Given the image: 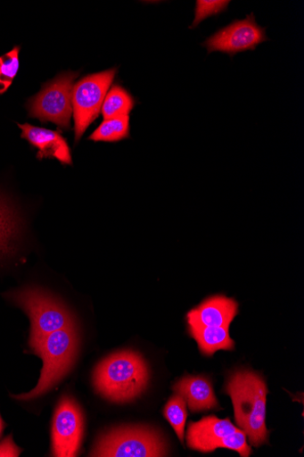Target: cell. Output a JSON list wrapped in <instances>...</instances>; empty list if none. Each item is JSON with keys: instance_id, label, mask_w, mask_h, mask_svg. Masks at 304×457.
<instances>
[{"instance_id": "cell-16", "label": "cell", "mask_w": 304, "mask_h": 457, "mask_svg": "<svg viewBox=\"0 0 304 457\" xmlns=\"http://www.w3.org/2000/svg\"><path fill=\"white\" fill-rule=\"evenodd\" d=\"M136 106L135 98L119 86L109 90L103 104L102 113L104 120L129 115Z\"/></svg>"}, {"instance_id": "cell-15", "label": "cell", "mask_w": 304, "mask_h": 457, "mask_svg": "<svg viewBox=\"0 0 304 457\" xmlns=\"http://www.w3.org/2000/svg\"><path fill=\"white\" fill-rule=\"evenodd\" d=\"M21 232V223L16 211L0 195V258L14 253Z\"/></svg>"}, {"instance_id": "cell-6", "label": "cell", "mask_w": 304, "mask_h": 457, "mask_svg": "<svg viewBox=\"0 0 304 457\" xmlns=\"http://www.w3.org/2000/svg\"><path fill=\"white\" fill-rule=\"evenodd\" d=\"M79 72L68 71L48 82L28 103L29 115L41 122L52 121L60 129L69 130L72 109L74 80Z\"/></svg>"}, {"instance_id": "cell-9", "label": "cell", "mask_w": 304, "mask_h": 457, "mask_svg": "<svg viewBox=\"0 0 304 457\" xmlns=\"http://www.w3.org/2000/svg\"><path fill=\"white\" fill-rule=\"evenodd\" d=\"M84 433V418L78 403L70 396L60 401L53 424V454L59 457L77 456Z\"/></svg>"}, {"instance_id": "cell-3", "label": "cell", "mask_w": 304, "mask_h": 457, "mask_svg": "<svg viewBox=\"0 0 304 457\" xmlns=\"http://www.w3.org/2000/svg\"><path fill=\"white\" fill-rule=\"evenodd\" d=\"M30 348L43 361L37 386L29 393L13 396L17 400L29 401L48 393L70 370L79 345L75 326L52 332L36 341L29 342Z\"/></svg>"}, {"instance_id": "cell-12", "label": "cell", "mask_w": 304, "mask_h": 457, "mask_svg": "<svg viewBox=\"0 0 304 457\" xmlns=\"http://www.w3.org/2000/svg\"><path fill=\"white\" fill-rule=\"evenodd\" d=\"M18 127L22 132L21 138L38 149L37 159L54 158L62 164L72 165L70 148L59 132L37 128L29 123H18Z\"/></svg>"}, {"instance_id": "cell-4", "label": "cell", "mask_w": 304, "mask_h": 457, "mask_svg": "<svg viewBox=\"0 0 304 457\" xmlns=\"http://www.w3.org/2000/svg\"><path fill=\"white\" fill-rule=\"evenodd\" d=\"M29 317V342L46 337L52 332L75 326L69 309L57 298L38 287H25L8 296Z\"/></svg>"}, {"instance_id": "cell-2", "label": "cell", "mask_w": 304, "mask_h": 457, "mask_svg": "<svg viewBox=\"0 0 304 457\" xmlns=\"http://www.w3.org/2000/svg\"><path fill=\"white\" fill-rule=\"evenodd\" d=\"M149 369L137 353H116L102 361L95 369L94 383L96 391L114 403L135 400L147 387Z\"/></svg>"}, {"instance_id": "cell-18", "label": "cell", "mask_w": 304, "mask_h": 457, "mask_svg": "<svg viewBox=\"0 0 304 457\" xmlns=\"http://www.w3.org/2000/svg\"><path fill=\"white\" fill-rule=\"evenodd\" d=\"M185 399L177 394L171 396L163 411L165 419L172 428L175 429L183 445L185 443V429L188 417Z\"/></svg>"}, {"instance_id": "cell-22", "label": "cell", "mask_w": 304, "mask_h": 457, "mask_svg": "<svg viewBox=\"0 0 304 457\" xmlns=\"http://www.w3.org/2000/svg\"><path fill=\"white\" fill-rule=\"evenodd\" d=\"M4 427H5V425L2 420V417H0V436H2V435H3Z\"/></svg>"}, {"instance_id": "cell-17", "label": "cell", "mask_w": 304, "mask_h": 457, "mask_svg": "<svg viewBox=\"0 0 304 457\" xmlns=\"http://www.w3.org/2000/svg\"><path fill=\"white\" fill-rule=\"evenodd\" d=\"M129 137V115H126L104 120L89 139L97 143H117Z\"/></svg>"}, {"instance_id": "cell-11", "label": "cell", "mask_w": 304, "mask_h": 457, "mask_svg": "<svg viewBox=\"0 0 304 457\" xmlns=\"http://www.w3.org/2000/svg\"><path fill=\"white\" fill-rule=\"evenodd\" d=\"M239 313V303L225 295H215L204 300L186 316L188 324L229 328Z\"/></svg>"}, {"instance_id": "cell-8", "label": "cell", "mask_w": 304, "mask_h": 457, "mask_svg": "<svg viewBox=\"0 0 304 457\" xmlns=\"http://www.w3.org/2000/svg\"><path fill=\"white\" fill-rule=\"evenodd\" d=\"M268 40L266 28L260 27L253 13L244 20H237L221 29L208 37L202 46L208 54L223 53L234 57V55L255 51L260 44Z\"/></svg>"}, {"instance_id": "cell-13", "label": "cell", "mask_w": 304, "mask_h": 457, "mask_svg": "<svg viewBox=\"0 0 304 457\" xmlns=\"http://www.w3.org/2000/svg\"><path fill=\"white\" fill-rule=\"evenodd\" d=\"M173 391L182 395L193 412L219 407L212 384L204 377H186L173 386Z\"/></svg>"}, {"instance_id": "cell-14", "label": "cell", "mask_w": 304, "mask_h": 457, "mask_svg": "<svg viewBox=\"0 0 304 457\" xmlns=\"http://www.w3.org/2000/svg\"><path fill=\"white\" fill-rule=\"evenodd\" d=\"M190 336L197 342L201 352L212 356L217 351L234 349V342L230 337L229 328L210 327L188 324Z\"/></svg>"}, {"instance_id": "cell-7", "label": "cell", "mask_w": 304, "mask_h": 457, "mask_svg": "<svg viewBox=\"0 0 304 457\" xmlns=\"http://www.w3.org/2000/svg\"><path fill=\"white\" fill-rule=\"evenodd\" d=\"M117 72L118 70L113 68L94 73L83 78L74 86L72 109L76 143L98 118Z\"/></svg>"}, {"instance_id": "cell-21", "label": "cell", "mask_w": 304, "mask_h": 457, "mask_svg": "<svg viewBox=\"0 0 304 457\" xmlns=\"http://www.w3.org/2000/svg\"><path fill=\"white\" fill-rule=\"evenodd\" d=\"M20 449L12 440V436L5 438L0 443V456H19L21 453Z\"/></svg>"}, {"instance_id": "cell-5", "label": "cell", "mask_w": 304, "mask_h": 457, "mask_svg": "<svg viewBox=\"0 0 304 457\" xmlns=\"http://www.w3.org/2000/svg\"><path fill=\"white\" fill-rule=\"evenodd\" d=\"M161 436L148 428H121L111 430L97 442L92 456L157 457L166 456Z\"/></svg>"}, {"instance_id": "cell-19", "label": "cell", "mask_w": 304, "mask_h": 457, "mask_svg": "<svg viewBox=\"0 0 304 457\" xmlns=\"http://www.w3.org/2000/svg\"><path fill=\"white\" fill-rule=\"evenodd\" d=\"M21 47L0 57V95L5 94L12 85L20 68L19 54Z\"/></svg>"}, {"instance_id": "cell-10", "label": "cell", "mask_w": 304, "mask_h": 457, "mask_svg": "<svg viewBox=\"0 0 304 457\" xmlns=\"http://www.w3.org/2000/svg\"><path fill=\"white\" fill-rule=\"evenodd\" d=\"M237 430L230 420H219L210 415L189 425L187 445L202 453H210L217 448L228 449L229 435Z\"/></svg>"}, {"instance_id": "cell-1", "label": "cell", "mask_w": 304, "mask_h": 457, "mask_svg": "<svg viewBox=\"0 0 304 457\" xmlns=\"http://www.w3.org/2000/svg\"><path fill=\"white\" fill-rule=\"evenodd\" d=\"M226 392L231 396L235 421L253 446L267 443L269 431L266 425L268 388L257 373L243 370L229 378Z\"/></svg>"}, {"instance_id": "cell-20", "label": "cell", "mask_w": 304, "mask_h": 457, "mask_svg": "<svg viewBox=\"0 0 304 457\" xmlns=\"http://www.w3.org/2000/svg\"><path fill=\"white\" fill-rule=\"evenodd\" d=\"M230 4L231 2H215V0H212V2H207V0L201 2V0H198L195 9V19L191 29L198 27L201 22L210 17L225 12Z\"/></svg>"}]
</instances>
